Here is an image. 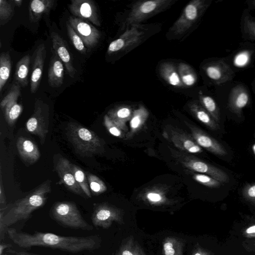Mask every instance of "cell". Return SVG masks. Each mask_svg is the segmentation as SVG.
Returning <instances> with one entry per match:
<instances>
[{"label": "cell", "mask_w": 255, "mask_h": 255, "mask_svg": "<svg viewBox=\"0 0 255 255\" xmlns=\"http://www.w3.org/2000/svg\"><path fill=\"white\" fill-rule=\"evenodd\" d=\"M249 100L250 95L247 89L242 85H238L230 92L228 106L230 111L239 116Z\"/></svg>", "instance_id": "obj_20"}, {"label": "cell", "mask_w": 255, "mask_h": 255, "mask_svg": "<svg viewBox=\"0 0 255 255\" xmlns=\"http://www.w3.org/2000/svg\"><path fill=\"white\" fill-rule=\"evenodd\" d=\"M191 131V135L196 142L202 148L220 156L227 154L225 148L218 141L199 128L185 121Z\"/></svg>", "instance_id": "obj_14"}, {"label": "cell", "mask_w": 255, "mask_h": 255, "mask_svg": "<svg viewBox=\"0 0 255 255\" xmlns=\"http://www.w3.org/2000/svg\"><path fill=\"white\" fill-rule=\"evenodd\" d=\"M245 233L246 234L250 236H253L255 235V225L251 226L248 228L246 231Z\"/></svg>", "instance_id": "obj_47"}, {"label": "cell", "mask_w": 255, "mask_h": 255, "mask_svg": "<svg viewBox=\"0 0 255 255\" xmlns=\"http://www.w3.org/2000/svg\"><path fill=\"white\" fill-rule=\"evenodd\" d=\"M15 4L13 0H0V25L6 24L13 17Z\"/></svg>", "instance_id": "obj_36"}, {"label": "cell", "mask_w": 255, "mask_h": 255, "mask_svg": "<svg viewBox=\"0 0 255 255\" xmlns=\"http://www.w3.org/2000/svg\"><path fill=\"white\" fill-rule=\"evenodd\" d=\"M49 123V106L41 99H36L33 113L26 123L27 130L38 136L43 144L48 132Z\"/></svg>", "instance_id": "obj_8"}, {"label": "cell", "mask_w": 255, "mask_h": 255, "mask_svg": "<svg viewBox=\"0 0 255 255\" xmlns=\"http://www.w3.org/2000/svg\"><path fill=\"white\" fill-rule=\"evenodd\" d=\"M16 147L21 159L29 164L35 163L40 157L37 146L32 141L24 137L18 138Z\"/></svg>", "instance_id": "obj_21"}, {"label": "cell", "mask_w": 255, "mask_h": 255, "mask_svg": "<svg viewBox=\"0 0 255 255\" xmlns=\"http://www.w3.org/2000/svg\"><path fill=\"white\" fill-rule=\"evenodd\" d=\"M11 60L9 52H2L0 56V92L8 79L11 69Z\"/></svg>", "instance_id": "obj_33"}, {"label": "cell", "mask_w": 255, "mask_h": 255, "mask_svg": "<svg viewBox=\"0 0 255 255\" xmlns=\"http://www.w3.org/2000/svg\"><path fill=\"white\" fill-rule=\"evenodd\" d=\"M143 35L144 31L138 24L132 25L130 29L111 42L108 48V53L110 54L129 50L140 42Z\"/></svg>", "instance_id": "obj_12"}, {"label": "cell", "mask_w": 255, "mask_h": 255, "mask_svg": "<svg viewBox=\"0 0 255 255\" xmlns=\"http://www.w3.org/2000/svg\"><path fill=\"white\" fill-rule=\"evenodd\" d=\"M168 148L171 154L176 161L187 170L209 175L221 183L229 182V176L221 169L199 159L190 153L181 151L170 146Z\"/></svg>", "instance_id": "obj_5"}, {"label": "cell", "mask_w": 255, "mask_h": 255, "mask_svg": "<svg viewBox=\"0 0 255 255\" xmlns=\"http://www.w3.org/2000/svg\"><path fill=\"white\" fill-rule=\"evenodd\" d=\"M242 25L244 33L247 38L255 40V18L246 15Z\"/></svg>", "instance_id": "obj_40"}, {"label": "cell", "mask_w": 255, "mask_h": 255, "mask_svg": "<svg viewBox=\"0 0 255 255\" xmlns=\"http://www.w3.org/2000/svg\"><path fill=\"white\" fill-rule=\"evenodd\" d=\"M210 4L209 1L205 0H193L189 2L170 28V33L176 36L185 34L201 18Z\"/></svg>", "instance_id": "obj_6"}, {"label": "cell", "mask_w": 255, "mask_h": 255, "mask_svg": "<svg viewBox=\"0 0 255 255\" xmlns=\"http://www.w3.org/2000/svg\"><path fill=\"white\" fill-rule=\"evenodd\" d=\"M30 63V56L26 55L22 57L16 65L15 80L19 85L23 87L27 86L28 83V75Z\"/></svg>", "instance_id": "obj_29"}, {"label": "cell", "mask_w": 255, "mask_h": 255, "mask_svg": "<svg viewBox=\"0 0 255 255\" xmlns=\"http://www.w3.org/2000/svg\"><path fill=\"white\" fill-rule=\"evenodd\" d=\"M51 191V181L47 180L24 197L0 208V241L4 238L9 227L19 221L28 220L34 211L42 207L46 202L47 195Z\"/></svg>", "instance_id": "obj_2"}, {"label": "cell", "mask_w": 255, "mask_h": 255, "mask_svg": "<svg viewBox=\"0 0 255 255\" xmlns=\"http://www.w3.org/2000/svg\"><path fill=\"white\" fill-rule=\"evenodd\" d=\"M66 25L68 35L75 49L82 54H86L87 48L81 38L74 30L68 21L66 22Z\"/></svg>", "instance_id": "obj_39"}, {"label": "cell", "mask_w": 255, "mask_h": 255, "mask_svg": "<svg viewBox=\"0 0 255 255\" xmlns=\"http://www.w3.org/2000/svg\"><path fill=\"white\" fill-rule=\"evenodd\" d=\"M11 247L10 244L7 243H0V255H6L4 254L5 250Z\"/></svg>", "instance_id": "obj_46"}, {"label": "cell", "mask_w": 255, "mask_h": 255, "mask_svg": "<svg viewBox=\"0 0 255 255\" xmlns=\"http://www.w3.org/2000/svg\"><path fill=\"white\" fill-rule=\"evenodd\" d=\"M207 76L216 84H221L231 80L235 73L224 61L218 60L207 63L203 67Z\"/></svg>", "instance_id": "obj_17"}, {"label": "cell", "mask_w": 255, "mask_h": 255, "mask_svg": "<svg viewBox=\"0 0 255 255\" xmlns=\"http://www.w3.org/2000/svg\"><path fill=\"white\" fill-rule=\"evenodd\" d=\"M159 72L160 76L170 85L178 88L185 87L174 63L170 62L162 63L159 67Z\"/></svg>", "instance_id": "obj_26"}, {"label": "cell", "mask_w": 255, "mask_h": 255, "mask_svg": "<svg viewBox=\"0 0 255 255\" xmlns=\"http://www.w3.org/2000/svg\"><path fill=\"white\" fill-rule=\"evenodd\" d=\"M68 22L86 47L93 48L98 44L101 36V32L90 22L75 16H70Z\"/></svg>", "instance_id": "obj_13"}, {"label": "cell", "mask_w": 255, "mask_h": 255, "mask_svg": "<svg viewBox=\"0 0 255 255\" xmlns=\"http://www.w3.org/2000/svg\"><path fill=\"white\" fill-rule=\"evenodd\" d=\"M178 72L185 87H191L197 80V75L193 68L187 63L181 62L177 65Z\"/></svg>", "instance_id": "obj_30"}, {"label": "cell", "mask_w": 255, "mask_h": 255, "mask_svg": "<svg viewBox=\"0 0 255 255\" xmlns=\"http://www.w3.org/2000/svg\"><path fill=\"white\" fill-rule=\"evenodd\" d=\"M186 173H189L190 176L197 182L210 188L219 187L222 183L217 179L205 174L195 172L190 170H187Z\"/></svg>", "instance_id": "obj_37"}, {"label": "cell", "mask_w": 255, "mask_h": 255, "mask_svg": "<svg viewBox=\"0 0 255 255\" xmlns=\"http://www.w3.org/2000/svg\"><path fill=\"white\" fill-rule=\"evenodd\" d=\"M46 50L44 43L39 45L33 54L32 70L30 78V92H36L40 85L46 57Z\"/></svg>", "instance_id": "obj_19"}, {"label": "cell", "mask_w": 255, "mask_h": 255, "mask_svg": "<svg viewBox=\"0 0 255 255\" xmlns=\"http://www.w3.org/2000/svg\"><path fill=\"white\" fill-rule=\"evenodd\" d=\"M55 167L61 182L68 190L82 197H87L75 180L69 160L60 155L56 160Z\"/></svg>", "instance_id": "obj_15"}, {"label": "cell", "mask_w": 255, "mask_h": 255, "mask_svg": "<svg viewBox=\"0 0 255 255\" xmlns=\"http://www.w3.org/2000/svg\"><path fill=\"white\" fill-rule=\"evenodd\" d=\"M251 56V53L249 51H241L234 57V64L238 67H244L249 63Z\"/></svg>", "instance_id": "obj_42"}, {"label": "cell", "mask_w": 255, "mask_h": 255, "mask_svg": "<svg viewBox=\"0 0 255 255\" xmlns=\"http://www.w3.org/2000/svg\"><path fill=\"white\" fill-rule=\"evenodd\" d=\"M0 204L1 208L4 207L6 206V198L5 196L4 187L2 185V180L1 174H0Z\"/></svg>", "instance_id": "obj_44"}, {"label": "cell", "mask_w": 255, "mask_h": 255, "mask_svg": "<svg viewBox=\"0 0 255 255\" xmlns=\"http://www.w3.org/2000/svg\"><path fill=\"white\" fill-rule=\"evenodd\" d=\"M163 134L179 150L188 153H200L201 147L191 134L178 128L169 127Z\"/></svg>", "instance_id": "obj_10"}, {"label": "cell", "mask_w": 255, "mask_h": 255, "mask_svg": "<svg viewBox=\"0 0 255 255\" xmlns=\"http://www.w3.org/2000/svg\"><path fill=\"white\" fill-rule=\"evenodd\" d=\"M71 169L76 181L87 198L91 197V192L85 172L77 165L71 163Z\"/></svg>", "instance_id": "obj_35"}, {"label": "cell", "mask_w": 255, "mask_h": 255, "mask_svg": "<svg viewBox=\"0 0 255 255\" xmlns=\"http://www.w3.org/2000/svg\"><path fill=\"white\" fill-rule=\"evenodd\" d=\"M7 252L16 255H39L34 253H29L26 251H14L11 250H8Z\"/></svg>", "instance_id": "obj_45"}, {"label": "cell", "mask_w": 255, "mask_h": 255, "mask_svg": "<svg viewBox=\"0 0 255 255\" xmlns=\"http://www.w3.org/2000/svg\"><path fill=\"white\" fill-rule=\"evenodd\" d=\"M104 124L107 130L113 136L124 138L125 132L122 131L110 119L107 114L104 117Z\"/></svg>", "instance_id": "obj_41"}, {"label": "cell", "mask_w": 255, "mask_h": 255, "mask_svg": "<svg viewBox=\"0 0 255 255\" xmlns=\"http://www.w3.org/2000/svg\"><path fill=\"white\" fill-rule=\"evenodd\" d=\"M177 0H140L134 3L126 19L127 25L138 24L173 5Z\"/></svg>", "instance_id": "obj_7"}, {"label": "cell", "mask_w": 255, "mask_h": 255, "mask_svg": "<svg viewBox=\"0 0 255 255\" xmlns=\"http://www.w3.org/2000/svg\"><path fill=\"white\" fill-rule=\"evenodd\" d=\"M192 255H209L206 252L201 249H196Z\"/></svg>", "instance_id": "obj_48"}, {"label": "cell", "mask_w": 255, "mask_h": 255, "mask_svg": "<svg viewBox=\"0 0 255 255\" xmlns=\"http://www.w3.org/2000/svg\"><path fill=\"white\" fill-rule=\"evenodd\" d=\"M116 255H146L139 245L131 237L122 243Z\"/></svg>", "instance_id": "obj_32"}, {"label": "cell", "mask_w": 255, "mask_h": 255, "mask_svg": "<svg viewBox=\"0 0 255 255\" xmlns=\"http://www.w3.org/2000/svg\"><path fill=\"white\" fill-rule=\"evenodd\" d=\"M247 2L250 7L255 9V0L248 1Z\"/></svg>", "instance_id": "obj_49"}, {"label": "cell", "mask_w": 255, "mask_h": 255, "mask_svg": "<svg viewBox=\"0 0 255 255\" xmlns=\"http://www.w3.org/2000/svg\"><path fill=\"white\" fill-rule=\"evenodd\" d=\"M190 113L200 122L212 130L220 128L219 125L202 106L199 102L194 101L188 105Z\"/></svg>", "instance_id": "obj_24"}, {"label": "cell", "mask_w": 255, "mask_h": 255, "mask_svg": "<svg viewBox=\"0 0 255 255\" xmlns=\"http://www.w3.org/2000/svg\"><path fill=\"white\" fill-rule=\"evenodd\" d=\"M51 38L53 50L62 61L69 75L74 78L77 71L74 67L72 56L65 40L55 32L51 33Z\"/></svg>", "instance_id": "obj_18"}, {"label": "cell", "mask_w": 255, "mask_h": 255, "mask_svg": "<svg viewBox=\"0 0 255 255\" xmlns=\"http://www.w3.org/2000/svg\"><path fill=\"white\" fill-rule=\"evenodd\" d=\"M64 77L63 63L53 50L48 72V82L49 86L52 88L60 87L63 84Z\"/></svg>", "instance_id": "obj_22"}, {"label": "cell", "mask_w": 255, "mask_h": 255, "mask_svg": "<svg viewBox=\"0 0 255 255\" xmlns=\"http://www.w3.org/2000/svg\"><path fill=\"white\" fill-rule=\"evenodd\" d=\"M141 198L145 202L154 206L169 204L170 203L165 191L157 187L147 189L142 193Z\"/></svg>", "instance_id": "obj_28"}, {"label": "cell", "mask_w": 255, "mask_h": 255, "mask_svg": "<svg viewBox=\"0 0 255 255\" xmlns=\"http://www.w3.org/2000/svg\"><path fill=\"white\" fill-rule=\"evenodd\" d=\"M184 243L178 238L168 237L162 244V251L164 255H183Z\"/></svg>", "instance_id": "obj_31"}, {"label": "cell", "mask_w": 255, "mask_h": 255, "mask_svg": "<svg viewBox=\"0 0 255 255\" xmlns=\"http://www.w3.org/2000/svg\"><path fill=\"white\" fill-rule=\"evenodd\" d=\"M14 3L15 5L17 6H20L22 2V0H13Z\"/></svg>", "instance_id": "obj_50"}, {"label": "cell", "mask_w": 255, "mask_h": 255, "mask_svg": "<svg viewBox=\"0 0 255 255\" xmlns=\"http://www.w3.org/2000/svg\"><path fill=\"white\" fill-rule=\"evenodd\" d=\"M71 13L75 16L100 26L101 22L98 10L92 0H72L69 5Z\"/></svg>", "instance_id": "obj_16"}, {"label": "cell", "mask_w": 255, "mask_h": 255, "mask_svg": "<svg viewBox=\"0 0 255 255\" xmlns=\"http://www.w3.org/2000/svg\"><path fill=\"white\" fill-rule=\"evenodd\" d=\"M66 134L75 152L82 157H91L103 152L104 142L93 131L74 122L69 123Z\"/></svg>", "instance_id": "obj_3"}, {"label": "cell", "mask_w": 255, "mask_h": 255, "mask_svg": "<svg viewBox=\"0 0 255 255\" xmlns=\"http://www.w3.org/2000/svg\"><path fill=\"white\" fill-rule=\"evenodd\" d=\"M149 113L142 105L133 111L129 121L130 130L126 135V138H131L142 127L147 120Z\"/></svg>", "instance_id": "obj_27"}, {"label": "cell", "mask_w": 255, "mask_h": 255, "mask_svg": "<svg viewBox=\"0 0 255 255\" xmlns=\"http://www.w3.org/2000/svg\"><path fill=\"white\" fill-rule=\"evenodd\" d=\"M133 111L128 105H120L110 110L107 113L113 122L125 133L128 131L127 123L130 121Z\"/></svg>", "instance_id": "obj_23"}, {"label": "cell", "mask_w": 255, "mask_h": 255, "mask_svg": "<svg viewBox=\"0 0 255 255\" xmlns=\"http://www.w3.org/2000/svg\"><path fill=\"white\" fill-rule=\"evenodd\" d=\"M242 195L246 200L255 204V183L246 184L242 190Z\"/></svg>", "instance_id": "obj_43"}, {"label": "cell", "mask_w": 255, "mask_h": 255, "mask_svg": "<svg viewBox=\"0 0 255 255\" xmlns=\"http://www.w3.org/2000/svg\"><path fill=\"white\" fill-rule=\"evenodd\" d=\"M50 216L52 219L66 228L85 231L93 229V226L83 217L77 205L72 202L55 203L51 208Z\"/></svg>", "instance_id": "obj_4"}, {"label": "cell", "mask_w": 255, "mask_h": 255, "mask_svg": "<svg viewBox=\"0 0 255 255\" xmlns=\"http://www.w3.org/2000/svg\"><path fill=\"white\" fill-rule=\"evenodd\" d=\"M6 233L15 244L22 248L42 247L71 253L92 252L100 248L102 243L98 235L86 237L64 236L38 231L30 234L19 232L12 228H8Z\"/></svg>", "instance_id": "obj_1"}, {"label": "cell", "mask_w": 255, "mask_h": 255, "mask_svg": "<svg viewBox=\"0 0 255 255\" xmlns=\"http://www.w3.org/2000/svg\"><path fill=\"white\" fill-rule=\"evenodd\" d=\"M91 221L96 227L108 229L114 222L122 224L123 213L122 210L107 203L94 204Z\"/></svg>", "instance_id": "obj_9"}, {"label": "cell", "mask_w": 255, "mask_h": 255, "mask_svg": "<svg viewBox=\"0 0 255 255\" xmlns=\"http://www.w3.org/2000/svg\"><path fill=\"white\" fill-rule=\"evenodd\" d=\"M20 95V85L16 82L12 85L7 95L0 102V108L5 120L10 126L15 123L23 110L21 105L17 103Z\"/></svg>", "instance_id": "obj_11"}, {"label": "cell", "mask_w": 255, "mask_h": 255, "mask_svg": "<svg viewBox=\"0 0 255 255\" xmlns=\"http://www.w3.org/2000/svg\"><path fill=\"white\" fill-rule=\"evenodd\" d=\"M54 0H33L30 2L29 19L31 22H37L44 14H48L53 8Z\"/></svg>", "instance_id": "obj_25"}, {"label": "cell", "mask_w": 255, "mask_h": 255, "mask_svg": "<svg viewBox=\"0 0 255 255\" xmlns=\"http://www.w3.org/2000/svg\"><path fill=\"white\" fill-rule=\"evenodd\" d=\"M87 177L90 190L93 195H98L107 190V188L105 183L96 175L87 173Z\"/></svg>", "instance_id": "obj_38"}, {"label": "cell", "mask_w": 255, "mask_h": 255, "mask_svg": "<svg viewBox=\"0 0 255 255\" xmlns=\"http://www.w3.org/2000/svg\"><path fill=\"white\" fill-rule=\"evenodd\" d=\"M199 103L206 111L212 117L215 121L219 123L220 121V112L219 108L211 97L200 93L199 96Z\"/></svg>", "instance_id": "obj_34"}]
</instances>
